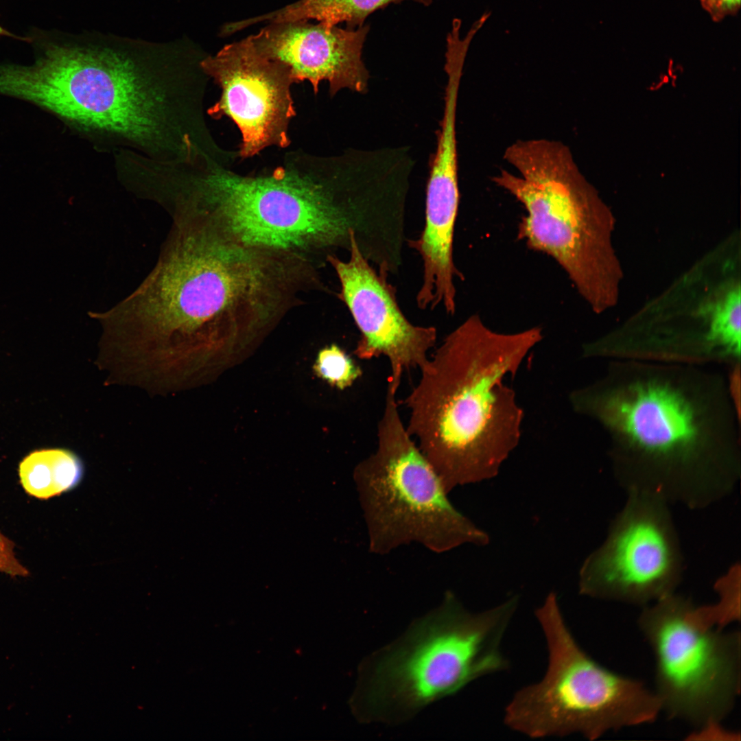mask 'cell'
<instances>
[{
	"instance_id": "ba28073f",
	"label": "cell",
	"mask_w": 741,
	"mask_h": 741,
	"mask_svg": "<svg viewBox=\"0 0 741 741\" xmlns=\"http://www.w3.org/2000/svg\"><path fill=\"white\" fill-rule=\"evenodd\" d=\"M368 549L386 554L417 543L443 553L465 543L483 545L488 534L458 510L439 476L407 432L396 392L387 388L377 446L354 468Z\"/></svg>"
},
{
	"instance_id": "30bf717a",
	"label": "cell",
	"mask_w": 741,
	"mask_h": 741,
	"mask_svg": "<svg viewBox=\"0 0 741 741\" xmlns=\"http://www.w3.org/2000/svg\"><path fill=\"white\" fill-rule=\"evenodd\" d=\"M504 158L517 174L502 169L493 181L526 210L518 239L553 258L583 294H594L593 200L570 149L556 140H517Z\"/></svg>"
},
{
	"instance_id": "5b68a950",
	"label": "cell",
	"mask_w": 741,
	"mask_h": 741,
	"mask_svg": "<svg viewBox=\"0 0 741 741\" xmlns=\"http://www.w3.org/2000/svg\"><path fill=\"white\" fill-rule=\"evenodd\" d=\"M45 110L99 147L167 162L200 147L191 89L171 69L110 49L40 45Z\"/></svg>"
},
{
	"instance_id": "9a60e30c",
	"label": "cell",
	"mask_w": 741,
	"mask_h": 741,
	"mask_svg": "<svg viewBox=\"0 0 741 741\" xmlns=\"http://www.w3.org/2000/svg\"><path fill=\"white\" fill-rule=\"evenodd\" d=\"M80 458L64 449H44L28 454L20 462L19 475L25 491L47 499L75 487L81 480Z\"/></svg>"
},
{
	"instance_id": "9c48e42d",
	"label": "cell",
	"mask_w": 741,
	"mask_h": 741,
	"mask_svg": "<svg viewBox=\"0 0 741 741\" xmlns=\"http://www.w3.org/2000/svg\"><path fill=\"white\" fill-rule=\"evenodd\" d=\"M638 623L654 653L661 710L699 736L720 728L740 693V632L714 630L674 593L644 609Z\"/></svg>"
},
{
	"instance_id": "52a82bcc",
	"label": "cell",
	"mask_w": 741,
	"mask_h": 741,
	"mask_svg": "<svg viewBox=\"0 0 741 741\" xmlns=\"http://www.w3.org/2000/svg\"><path fill=\"white\" fill-rule=\"evenodd\" d=\"M535 615L546 639L548 668L540 681L517 691L506 706L508 727L532 738L578 733L595 740L609 731L655 721L661 710L655 692L589 657L567 626L555 593Z\"/></svg>"
},
{
	"instance_id": "7c38bea8",
	"label": "cell",
	"mask_w": 741,
	"mask_h": 741,
	"mask_svg": "<svg viewBox=\"0 0 741 741\" xmlns=\"http://www.w3.org/2000/svg\"><path fill=\"white\" fill-rule=\"evenodd\" d=\"M200 68L221 88L208 113L226 116L242 134L239 154L252 157L270 146L290 144L287 132L296 115L288 69L262 56L250 36L224 46L200 62Z\"/></svg>"
},
{
	"instance_id": "d6986e66",
	"label": "cell",
	"mask_w": 741,
	"mask_h": 741,
	"mask_svg": "<svg viewBox=\"0 0 741 741\" xmlns=\"http://www.w3.org/2000/svg\"><path fill=\"white\" fill-rule=\"evenodd\" d=\"M703 8L708 12L711 19L719 22L727 16L737 14L740 8L741 0H699Z\"/></svg>"
},
{
	"instance_id": "8992f818",
	"label": "cell",
	"mask_w": 741,
	"mask_h": 741,
	"mask_svg": "<svg viewBox=\"0 0 741 741\" xmlns=\"http://www.w3.org/2000/svg\"><path fill=\"white\" fill-rule=\"evenodd\" d=\"M514 596L471 613L449 591L395 640L360 663L349 701L364 724L396 726L473 681L506 670L502 640L518 605Z\"/></svg>"
},
{
	"instance_id": "7a4b0ae2",
	"label": "cell",
	"mask_w": 741,
	"mask_h": 741,
	"mask_svg": "<svg viewBox=\"0 0 741 741\" xmlns=\"http://www.w3.org/2000/svg\"><path fill=\"white\" fill-rule=\"evenodd\" d=\"M740 375L708 365L613 360L600 380L574 391L575 410L610 440L628 491L700 508L740 475Z\"/></svg>"
},
{
	"instance_id": "ffe728a7",
	"label": "cell",
	"mask_w": 741,
	"mask_h": 741,
	"mask_svg": "<svg viewBox=\"0 0 741 741\" xmlns=\"http://www.w3.org/2000/svg\"><path fill=\"white\" fill-rule=\"evenodd\" d=\"M0 36H8L10 38H14L19 39V40H21L22 41H25V42H27V43H29V41H30L29 40V39H30L29 37L17 36L12 34L10 32L8 31L6 29L3 28V27H2L1 25H0Z\"/></svg>"
},
{
	"instance_id": "e0dca14e",
	"label": "cell",
	"mask_w": 741,
	"mask_h": 741,
	"mask_svg": "<svg viewBox=\"0 0 741 741\" xmlns=\"http://www.w3.org/2000/svg\"><path fill=\"white\" fill-rule=\"evenodd\" d=\"M314 368L319 377L340 390L351 386L362 375L352 358L336 344L318 353Z\"/></svg>"
},
{
	"instance_id": "277c9868",
	"label": "cell",
	"mask_w": 741,
	"mask_h": 741,
	"mask_svg": "<svg viewBox=\"0 0 741 741\" xmlns=\"http://www.w3.org/2000/svg\"><path fill=\"white\" fill-rule=\"evenodd\" d=\"M542 335L538 327L497 332L473 314L420 369L405 400L406 430L448 493L495 476L517 447L524 412L504 380L515 376Z\"/></svg>"
},
{
	"instance_id": "3957f363",
	"label": "cell",
	"mask_w": 741,
	"mask_h": 741,
	"mask_svg": "<svg viewBox=\"0 0 741 741\" xmlns=\"http://www.w3.org/2000/svg\"><path fill=\"white\" fill-rule=\"evenodd\" d=\"M174 208L212 219L246 246L280 252L373 239L378 198L370 172L354 150L330 157L292 155L283 165L244 175L209 154L179 165L171 183Z\"/></svg>"
},
{
	"instance_id": "4fadbf2b",
	"label": "cell",
	"mask_w": 741,
	"mask_h": 741,
	"mask_svg": "<svg viewBox=\"0 0 741 741\" xmlns=\"http://www.w3.org/2000/svg\"><path fill=\"white\" fill-rule=\"evenodd\" d=\"M359 245L353 233L349 259L344 261L329 255L328 261L340 283L339 296L361 333L355 355L362 360L386 357L391 370L388 386L397 392L404 370L421 369L427 362V353L436 342V329L414 325L405 318L387 280L388 271L377 272Z\"/></svg>"
},
{
	"instance_id": "2e32d148",
	"label": "cell",
	"mask_w": 741,
	"mask_h": 741,
	"mask_svg": "<svg viewBox=\"0 0 741 741\" xmlns=\"http://www.w3.org/2000/svg\"><path fill=\"white\" fill-rule=\"evenodd\" d=\"M403 1H413L427 6L433 0H298L279 10L249 18L252 25L298 20H315L329 25L345 23L355 29L364 24L366 18L378 9Z\"/></svg>"
},
{
	"instance_id": "8fae6325",
	"label": "cell",
	"mask_w": 741,
	"mask_h": 741,
	"mask_svg": "<svg viewBox=\"0 0 741 741\" xmlns=\"http://www.w3.org/2000/svg\"><path fill=\"white\" fill-rule=\"evenodd\" d=\"M682 567L668 502L655 494L632 491L604 542L583 563L579 591L644 605L673 593Z\"/></svg>"
},
{
	"instance_id": "5bb4252c",
	"label": "cell",
	"mask_w": 741,
	"mask_h": 741,
	"mask_svg": "<svg viewBox=\"0 0 741 741\" xmlns=\"http://www.w3.org/2000/svg\"><path fill=\"white\" fill-rule=\"evenodd\" d=\"M368 31L365 24L350 29L298 20L270 23L250 37L262 56L288 69L294 83L308 81L316 94L327 81L334 96L344 89L367 91L362 51Z\"/></svg>"
},
{
	"instance_id": "6da1fadb",
	"label": "cell",
	"mask_w": 741,
	"mask_h": 741,
	"mask_svg": "<svg viewBox=\"0 0 741 741\" xmlns=\"http://www.w3.org/2000/svg\"><path fill=\"white\" fill-rule=\"evenodd\" d=\"M279 255L237 242L205 215L174 218L139 287L90 313L102 330L105 362L127 384L176 392L207 333L224 322H264L281 307L290 279Z\"/></svg>"
},
{
	"instance_id": "ac0fdd59",
	"label": "cell",
	"mask_w": 741,
	"mask_h": 741,
	"mask_svg": "<svg viewBox=\"0 0 741 741\" xmlns=\"http://www.w3.org/2000/svg\"><path fill=\"white\" fill-rule=\"evenodd\" d=\"M14 546V542L0 532V572L12 577L28 576L29 570L16 557Z\"/></svg>"
}]
</instances>
